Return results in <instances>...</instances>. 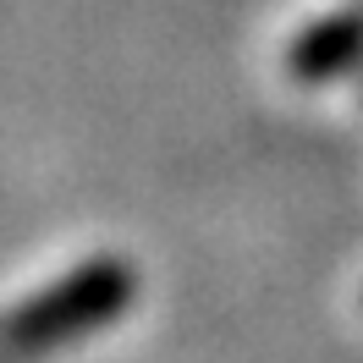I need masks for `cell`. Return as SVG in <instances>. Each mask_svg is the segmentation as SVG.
I'll list each match as a JSON object with an SVG mask.
<instances>
[{
  "label": "cell",
  "instance_id": "6da1fadb",
  "mask_svg": "<svg viewBox=\"0 0 363 363\" xmlns=\"http://www.w3.org/2000/svg\"><path fill=\"white\" fill-rule=\"evenodd\" d=\"M133 292L138 275L127 270V259L99 253L89 264H77L72 275L23 297L11 314H0V358H39V352H55L67 341L89 336V330L127 314Z\"/></svg>",
  "mask_w": 363,
  "mask_h": 363
},
{
  "label": "cell",
  "instance_id": "7a4b0ae2",
  "mask_svg": "<svg viewBox=\"0 0 363 363\" xmlns=\"http://www.w3.org/2000/svg\"><path fill=\"white\" fill-rule=\"evenodd\" d=\"M358 50H363V23L336 17V23H319V28H308V33L297 39L292 72H297V77H325V72L347 67Z\"/></svg>",
  "mask_w": 363,
  "mask_h": 363
}]
</instances>
